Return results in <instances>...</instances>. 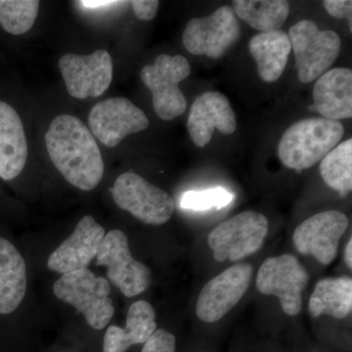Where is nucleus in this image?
Listing matches in <instances>:
<instances>
[{
	"label": "nucleus",
	"mask_w": 352,
	"mask_h": 352,
	"mask_svg": "<svg viewBox=\"0 0 352 352\" xmlns=\"http://www.w3.org/2000/svg\"><path fill=\"white\" fill-rule=\"evenodd\" d=\"M106 233L90 215L82 217L69 238L48 258L50 270L60 274L85 270L96 258Z\"/></svg>",
	"instance_id": "15"
},
{
	"label": "nucleus",
	"mask_w": 352,
	"mask_h": 352,
	"mask_svg": "<svg viewBox=\"0 0 352 352\" xmlns=\"http://www.w3.org/2000/svg\"><path fill=\"white\" fill-rule=\"evenodd\" d=\"M252 274L251 264L238 263L212 278L199 296L196 305L198 318L206 323L223 318L247 293Z\"/></svg>",
	"instance_id": "11"
},
{
	"label": "nucleus",
	"mask_w": 352,
	"mask_h": 352,
	"mask_svg": "<svg viewBox=\"0 0 352 352\" xmlns=\"http://www.w3.org/2000/svg\"><path fill=\"white\" fill-rule=\"evenodd\" d=\"M298 80L309 83L320 78L340 56L342 41L337 32L321 31L314 21L302 20L289 29Z\"/></svg>",
	"instance_id": "4"
},
{
	"label": "nucleus",
	"mask_w": 352,
	"mask_h": 352,
	"mask_svg": "<svg viewBox=\"0 0 352 352\" xmlns=\"http://www.w3.org/2000/svg\"><path fill=\"white\" fill-rule=\"evenodd\" d=\"M82 6L87 7V8H105V7H110L119 4V1H104V0H82L80 2Z\"/></svg>",
	"instance_id": "30"
},
{
	"label": "nucleus",
	"mask_w": 352,
	"mask_h": 352,
	"mask_svg": "<svg viewBox=\"0 0 352 352\" xmlns=\"http://www.w3.org/2000/svg\"><path fill=\"white\" fill-rule=\"evenodd\" d=\"M96 264L107 267L109 280L127 298L140 295L151 283V271L133 258L122 231L106 234L96 256Z\"/></svg>",
	"instance_id": "9"
},
{
	"label": "nucleus",
	"mask_w": 352,
	"mask_h": 352,
	"mask_svg": "<svg viewBox=\"0 0 352 352\" xmlns=\"http://www.w3.org/2000/svg\"><path fill=\"white\" fill-rule=\"evenodd\" d=\"M53 292L60 300L82 312L88 325L96 330L105 328L115 314L108 280L88 268L62 275Z\"/></svg>",
	"instance_id": "3"
},
{
	"label": "nucleus",
	"mask_w": 352,
	"mask_h": 352,
	"mask_svg": "<svg viewBox=\"0 0 352 352\" xmlns=\"http://www.w3.org/2000/svg\"><path fill=\"white\" fill-rule=\"evenodd\" d=\"M352 309V280L351 277L324 278L315 286L308 303L314 318L327 315L344 319Z\"/></svg>",
	"instance_id": "22"
},
{
	"label": "nucleus",
	"mask_w": 352,
	"mask_h": 352,
	"mask_svg": "<svg viewBox=\"0 0 352 352\" xmlns=\"http://www.w3.org/2000/svg\"><path fill=\"white\" fill-rule=\"evenodd\" d=\"M270 222L265 215L247 210L219 224L208 237L217 263L239 261L263 248Z\"/></svg>",
	"instance_id": "5"
},
{
	"label": "nucleus",
	"mask_w": 352,
	"mask_h": 352,
	"mask_svg": "<svg viewBox=\"0 0 352 352\" xmlns=\"http://www.w3.org/2000/svg\"><path fill=\"white\" fill-rule=\"evenodd\" d=\"M187 129L194 144L200 148L210 142L214 129L231 135L237 129V120L228 98L217 91L201 94L192 105Z\"/></svg>",
	"instance_id": "16"
},
{
	"label": "nucleus",
	"mask_w": 352,
	"mask_h": 352,
	"mask_svg": "<svg viewBox=\"0 0 352 352\" xmlns=\"http://www.w3.org/2000/svg\"><path fill=\"white\" fill-rule=\"evenodd\" d=\"M347 227L349 219L342 212H319L296 227L293 243L300 254L312 256L323 265H328L337 256L340 241Z\"/></svg>",
	"instance_id": "14"
},
{
	"label": "nucleus",
	"mask_w": 352,
	"mask_h": 352,
	"mask_svg": "<svg viewBox=\"0 0 352 352\" xmlns=\"http://www.w3.org/2000/svg\"><path fill=\"white\" fill-rule=\"evenodd\" d=\"M38 0H0V25L14 36L31 30L38 17Z\"/></svg>",
	"instance_id": "25"
},
{
	"label": "nucleus",
	"mask_w": 352,
	"mask_h": 352,
	"mask_svg": "<svg viewBox=\"0 0 352 352\" xmlns=\"http://www.w3.org/2000/svg\"><path fill=\"white\" fill-rule=\"evenodd\" d=\"M327 12L336 19L349 21V27L352 31V2L351 0H326L324 1Z\"/></svg>",
	"instance_id": "28"
},
{
	"label": "nucleus",
	"mask_w": 352,
	"mask_h": 352,
	"mask_svg": "<svg viewBox=\"0 0 352 352\" xmlns=\"http://www.w3.org/2000/svg\"><path fill=\"white\" fill-rule=\"evenodd\" d=\"M112 195L118 207L146 224L162 226L175 212V200L168 192L132 171L117 178Z\"/></svg>",
	"instance_id": "7"
},
{
	"label": "nucleus",
	"mask_w": 352,
	"mask_h": 352,
	"mask_svg": "<svg viewBox=\"0 0 352 352\" xmlns=\"http://www.w3.org/2000/svg\"><path fill=\"white\" fill-rule=\"evenodd\" d=\"M352 240H349V243H347L346 247V252H344V261H346V263L347 267H349V270L352 268Z\"/></svg>",
	"instance_id": "31"
},
{
	"label": "nucleus",
	"mask_w": 352,
	"mask_h": 352,
	"mask_svg": "<svg viewBox=\"0 0 352 352\" xmlns=\"http://www.w3.org/2000/svg\"><path fill=\"white\" fill-rule=\"evenodd\" d=\"M239 36L240 24L232 7L224 6L208 17L190 20L182 41L192 54L219 59Z\"/></svg>",
	"instance_id": "10"
},
{
	"label": "nucleus",
	"mask_w": 352,
	"mask_h": 352,
	"mask_svg": "<svg viewBox=\"0 0 352 352\" xmlns=\"http://www.w3.org/2000/svg\"><path fill=\"white\" fill-rule=\"evenodd\" d=\"M139 20L150 21L156 17L160 2L157 0H133L129 2Z\"/></svg>",
	"instance_id": "29"
},
{
	"label": "nucleus",
	"mask_w": 352,
	"mask_h": 352,
	"mask_svg": "<svg viewBox=\"0 0 352 352\" xmlns=\"http://www.w3.org/2000/svg\"><path fill=\"white\" fill-rule=\"evenodd\" d=\"M344 132L339 120L324 118L298 120L284 132L278 145V156L289 170H307L339 144Z\"/></svg>",
	"instance_id": "2"
},
{
	"label": "nucleus",
	"mask_w": 352,
	"mask_h": 352,
	"mask_svg": "<svg viewBox=\"0 0 352 352\" xmlns=\"http://www.w3.org/2000/svg\"><path fill=\"white\" fill-rule=\"evenodd\" d=\"M175 336L164 329L155 331L148 339L141 352H175Z\"/></svg>",
	"instance_id": "27"
},
{
	"label": "nucleus",
	"mask_w": 352,
	"mask_h": 352,
	"mask_svg": "<svg viewBox=\"0 0 352 352\" xmlns=\"http://www.w3.org/2000/svg\"><path fill=\"white\" fill-rule=\"evenodd\" d=\"M27 159L22 120L12 106L0 101V177L8 182L19 176Z\"/></svg>",
	"instance_id": "18"
},
{
	"label": "nucleus",
	"mask_w": 352,
	"mask_h": 352,
	"mask_svg": "<svg viewBox=\"0 0 352 352\" xmlns=\"http://www.w3.org/2000/svg\"><path fill=\"white\" fill-rule=\"evenodd\" d=\"M88 124L102 144L113 148L126 136L145 131L149 120L138 106L117 97L97 103L90 111Z\"/></svg>",
	"instance_id": "13"
},
{
	"label": "nucleus",
	"mask_w": 352,
	"mask_h": 352,
	"mask_svg": "<svg viewBox=\"0 0 352 352\" xmlns=\"http://www.w3.org/2000/svg\"><path fill=\"white\" fill-rule=\"evenodd\" d=\"M59 68L69 94L76 99L101 96L113 80L112 57L106 50L90 55H64Z\"/></svg>",
	"instance_id": "12"
},
{
	"label": "nucleus",
	"mask_w": 352,
	"mask_h": 352,
	"mask_svg": "<svg viewBox=\"0 0 352 352\" xmlns=\"http://www.w3.org/2000/svg\"><path fill=\"white\" fill-rule=\"evenodd\" d=\"M190 73L189 62L182 55L161 54L154 64L141 69V80L152 92L153 106L160 119L175 120L184 113L187 101L178 85Z\"/></svg>",
	"instance_id": "6"
},
{
	"label": "nucleus",
	"mask_w": 352,
	"mask_h": 352,
	"mask_svg": "<svg viewBox=\"0 0 352 352\" xmlns=\"http://www.w3.org/2000/svg\"><path fill=\"white\" fill-rule=\"evenodd\" d=\"M27 291V266L18 250L0 237V314L15 311Z\"/></svg>",
	"instance_id": "20"
},
{
	"label": "nucleus",
	"mask_w": 352,
	"mask_h": 352,
	"mask_svg": "<svg viewBox=\"0 0 352 352\" xmlns=\"http://www.w3.org/2000/svg\"><path fill=\"white\" fill-rule=\"evenodd\" d=\"M51 161L67 182L83 191L100 183L104 162L96 140L87 126L75 116H57L45 134Z\"/></svg>",
	"instance_id": "1"
},
{
	"label": "nucleus",
	"mask_w": 352,
	"mask_h": 352,
	"mask_svg": "<svg viewBox=\"0 0 352 352\" xmlns=\"http://www.w3.org/2000/svg\"><path fill=\"white\" fill-rule=\"evenodd\" d=\"M320 173L330 188L346 196L352 189V139L338 144L322 159Z\"/></svg>",
	"instance_id": "24"
},
{
	"label": "nucleus",
	"mask_w": 352,
	"mask_h": 352,
	"mask_svg": "<svg viewBox=\"0 0 352 352\" xmlns=\"http://www.w3.org/2000/svg\"><path fill=\"white\" fill-rule=\"evenodd\" d=\"M232 199V194L223 188L189 191L182 196L180 206L184 210H207L226 207Z\"/></svg>",
	"instance_id": "26"
},
{
	"label": "nucleus",
	"mask_w": 352,
	"mask_h": 352,
	"mask_svg": "<svg viewBox=\"0 0 352 352\" xmlns=\"http://www.w3.org/2000/svg\"><path fill=\"white\" fill-rule=\"evenodd\" d=\"M157 330L154 308L145 300L132 303L126 328L111 326L104 337L103 352H126L134 344H145Z\"/></svg>",
	"instance_id": "19"
},
{
	"label": "nucleus",
	"mask_w": 352,
	"mask_h": 352,
	"mask_svg": "<svg viewBox=\"0 0 352 352\" xmlns=\"http://www.w3.org/2000/svg\"><path fill=\"white\" fill-rule=\"evenodd\" d=\"M249 48L263 82H274L281 78L292 51L286 32H261L251 39Z\"/></svg>",
	"instance_id": "21"
},
{
	"label": "nucleus",
	"mask_w": 352,
	"mask_h": 352,
	"mask_svg": "<svg viewBox=\"0 0 352 352\" xmlns=\"http://www.w3.org/2000/svg\"><path fill=\"white\" fill-rule=\"evenodd\" d=\"M232 8L240 19L261 32L279 31L289 13L285 0H234Z\"/></svg>",
	"instance_id": "23"
},
{
	"label": "nucleus",
	"mask_w": 352,
	"mask_h": 352,
	"mask_svg": "<svg viewBox=\"0 0 352 352\" xmlns=\"http://www.w3.org/2000/svg\"><path fill=\"white\" fill-rule=\"evenodd\" d=\"M309 275L293 254L266 258L256 275V288L265 296L279 298L282 309L289 316L300 314L302 293L307 287Z\"/></svg>",
	"instance_id": "8"
},
{
	"label": "nucleus",
	"mask_w": 352,
	"mask_h": 352,
	"mask_svg": "<svg viewBox=\"0 0 352 352\" xmlns=\"http://www.w3.org/2000/svg\"><path fill=\"white\" fill-rule=\"evenodd\" d=\"M314 105L308 110L320 113L327 120H340L352 117V72L336 68L326 72L314 85Z\"/></svg>",
	"instance_id": "17"
}]
</instances>
